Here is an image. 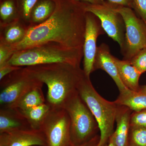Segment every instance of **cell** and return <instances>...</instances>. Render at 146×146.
Returning a JSON list of instances; mask_svg holds the SVG:
<instances>
[{"mask_svg":"<svg viewBox=\"0 0 146 146\" xmlns=\"http://www.w3.org/2000/svg\"><path fill=\"white\" fill-rule=\"evenodd\" d=\"M85 35L83 45V71L88 77L94 70V64L98 46V37L104 34L99 19L90 12L85 15Z\"/></svg>","mask_w":146,"mask_h":146,"instance_id":"10","label":"cell"},{"mask_svg":"<svg viewBox=\"0 0 146 146\" xmlns=\"http://www.w3.org/2000/svg\"><path fill=\"white\" fill-rule=\"evenodd\" d=\"M79 95L86 103L98 124L100 146H106L114 131L118 105L102 97L96 91L90 77L84 75L78 88Z\"/></svg>","mask_w":146,"mask_h":146,"instance_id":"4","label":"cell"},{"mask_svg":"<svg viewBox=\"0 0 146 146\" xmlns=\"http://www.w3.org/2000/svg\"><path fill=\"white\" fill-rule=\"evenodd\" d=\"M6 146H46L44 135L40 130L29 129L0 134Z\"/></svg>","mask_w":146,"mask_h":146,"instance_id":"12","label":"cell"},{"mask_svg":"<svg viewBox=\"0 0 146 146\" xmlns=\"http://www.w3.org/2000/svg\"><path fill=\"white\" fill-rule=\"evenodd\" d=\"M55 0H38L34 6L30 18V27L36 26L46 22L54 12Z\"/></svg>","mask_w":146,"mask_h":146,"instance_id":"18","label":"cell"},{"mask_svg":"<svg viewBox=\"0 0 146 146\" xmlns=\"http://www.w3.org/2000/svg\"><path fill=\"white\" fill-rule=\"evenodd\" d=\"M129 61L142 74L146 72V47L140 51Z\"/></svg>","mask_w":146,"mask_h":146,"instance_id":"24","label":"cell"},{"mask_svg":"<svg viewBox=\"0 0 146 146\" xmlns=\"http://www.w3.org/2000/svg\"><path fill=\"white\" fill-rule=\"evenodd\" d=\"M114 57L110 53L108 46L102 43L98 47L94 61V70L100 69L106 72L115 82L119 92H121L127 88L120 78Z\"/></svg>","mask_w":146,"mask_h":146,"instance_id":"11","label":"cell"},{"mask_svg":"<svg viewBox=\"0 0 146 146\" xmlns=\"http://www.w3.org/2000/svg\"><path fill=\"white\" fill-rule=\"evenodd\" d=\"M38 0H16L19 11L20 19L30 27L32 10Z\"/></svg>","mask_w":146,"mask_h":146,"instance_id":"23","label":"cell"},{"mask_svg":"<svg viewBox=\"0 0 146 146\" xmlns=\"http://www.w3.org/2000/svg\"><path fill=\"white\" fill-rule=\"evenodd\" d=\"M44 84L33 77L25 67L11 73L1 80V108H11L26 93Z\"/></svg>","mask_w":146,"mask_h":146,"instance_id":"6","label":"cell"},{"mask_svg":"<svg viewBox=\"0 0 146 146\" xmlns=\"http://www.w3.org/2000/svg\"><path fill=\"white\" fill-rule=\"evenodd\" d=\"M131 9L146 25V0H131Z\"/></svg>","mask_w":146,"mask_h":146,"instance_id":"26","label":"cell"},{"mask_svg":"<svg viewBox=\"0 0 146 146\" xmlns=\"http://www.w3.org/2000/svg\"><path fill=\"white\" fill-rule=\"evenodd\" d=\"M128 146H146V128L130 126Z\"/></svg>","mask_w":146,"mask_h":146,"instance_id":"22","label":"cell"},{"mask_svg":"<svg viewBox=\"0 0 146 146\" xmlns=\"http://www.w3.org/2000/svg\"><path fill=\"white\" fill-rule=\"evenodd\" d=\"M106 146H116L115 145V144L113 143L112 142V141H109V142H108V143L107 145H106Z\"/></svg>","mask_w":146,"mask_h":146,"instance_id":"32","label":"cell"},{"mask_svg":"<svg viewBox=\"0 0 146 146\" xmlns=\"http://www.w3.org/2000/svg\"><path fill=\"white\" fill-rule=\"evenodd\" d=\"M30 27L21 20L0 25V44L12 46L25 39Z\"/></svg>","mask_w":146,"mask_h":146,"instance_id":"15","label":"cell"},{"mask_svg":"<svg viewBox=\"0 0 146 146\" xmlns=\"http://www.w3.org/2000/svg\"><path fill=\"white\" fill-rule=\"evenodd\" d=\"M46 103L21 111L28 123L31 129L40 130L43 122L50 110Z\"/></svg>","mask_w":146,"mask_h":146,"instance_id":"19","label":"cell"},{"mask_svg":"<svg viewBox=\"0 0 146 146\" xmlns=\"http://www.w3.org/2000/svg\"><path fill=\"white\" fill-rule=\"evenodd\" d=\"M132 112L127 106L118 105L115 118L117 128L109 139L116 146H128L130 117Z\"/></svg>","mask_w":146,"mask_h":146,"instance_id":"13","label":"cell"},{"mask_svg":"<svg viewBox=\"0 0 146 146\" xmlns=\"http://www.w3.org/2000/svg\"><path fill=\"white\" fill-rule=\"evenodd\" d=\"M40 131L46 146H69L71 144L70 122L64 108H51Z\"/></svg>","mask_w":146,"mask_h":146,"instance_id":"9","label":"cell"},{"mask_svg":"<svg viewBox=\"0 0 146 146\" xmlns=\"http://www.w3.org/2000/svg\"><path fill=\"white\" fill-rule=\"evenodd\" d=\"M63 108L70 119L71 144L82 145L98 135V124L78 92L66 103Z\"/></svg>","mask_w":146,"mask_h":146,"instance_id":"5","label":"cell"},{"mask_svg":"<svg viewBox=\"0 0 146 146\" xmlns=\"http://www.w3.org/2000/svg\"><path fill=\"white\" fill-rule=\"evenodd\" d=\"M33 77L46 85V103L51 108H64L78 93L80 82L85 75L80 67L65 63L25 67Z\"/></svg>","mask_w":146,"mask_h":146,"instance_id":"2","label":"cell"},{"mask_svg":"<svg viewBox=\"0 0 146 146\" xmlns=\"http://www.w3.org/2000/svg\"><path fill=\"white\" fill-rule=\"evenodd\" d=\"M92 4H99L104 2L105 0H77Z\"/></svg>","mask_w":146,"mask_h":146,"instance_id":"31","label":"cell"},{"mask_svg":"<svg viewBox=\"0 0 146 146\" xmlns=\"http://www.w3.org/2000/svg\"><path fill=\"white\" fill-rule=\"evenodd\" d=\"M116 7L117 5L105 1L99 4L86 2L85 10L86 12L93 13L99 19L105 32L117 42L121 50L124 43L125 25Z\"/></svg>","mask_w":146,"mask_h":146,"instance_id":"8","label":"cell"},{"mask_svg":"<svg viewBox=\"0 0 146 146\" xmlns=\"http://www.w3.org/2000/svg\"><path fill=\"white\" fill-rule=\"evenodd\" d=\"M83 58V50L71 48L50 42L16 52L8 63L21 67L54 63L80 67Z\"/></svg>","mask_w":146,"mask_h":146,"instance_id":"3","label":"cell"},{"mask_svg":"<svg viewBox=\"0 0 146 146\" xmlns=\"http://www.w3.org/2000/svg\"><path fill=\"white\" fill-rule=\"evenodd\" d=\"M115 101L117 104L127 106L133 111L146 109V85L140 86L136 91L126 89L119 92Z\"/></svg>","mask_w":146,"mask_h":146,"instance_id":"16","label":"cell"},{"mask_svg":"<svg viewBox=\"0 0 146 146\" xmlns=\"http://www.w3.org/2000/svg\"><path fill=\"white\" fill-rule=\"evenodd\" d=\"M31 129L20 110L12 108H1L0 134Z\"/></svg>","mask_w":146,"mask_h":146,"instance_id":"14","label":"cell"},{"mask_svg":"<svg viewBox=\"0 0 146 146\" xmlns=\"http://www.w3.org/2000/svg\"><path fill=\"white\" fill-rule=\"evenodd\" d=\"M22 67H18L7 63L0 67V80L14 71L19 70Z\"/></svg>","mask_w":146,"mask_h":146,"instance_id":"28","label":"cell"},{"mask_svg":"<svg viewBox=\"0 0 146 146\" xmlns=\"http://www.w3.org/2000/svg\"><path fill=\"white\" fill-rule=\"evenodd\" d=\"M130 126L146 128V109L132 112L131 115Z\"/></svg>","mask_w":146,"mask_h":146,"instance_id":"25","label":"cell"},{"mask_svg":"<svg viewBox=\"0 0 146 146\" xmlns=\"http://www.w3.org/2000/svg\"><path fill=\"white\" fill-rule=\"evenodd\" d=\"M14 53L9 46L0 44V67L8 63Z\"/></svg>","mask_w":146,"mask_h":146,"instance_id":"27","label":"cell"},{"mask_svg":"<svg viewBox=\"0 0 146 146\" xmlns=\"http://www.w3.org/2000/svg\"><path fill=\"white\" fill-rule=\"evenodd\" d=\"M19 19L16 0H0V25L10 23Z\"/></svg>","mask_w":146,"mask_h":146,"instance_id":"21","label":"cell"},{"mask_svg":"<svg viewBox=\"0 0 146 146\" xmlns=\"http://www.w3.org/2000/svg\"><path fill=\"white\" fill-rule=\"evenodd\" d=\"M42 86H37L26 93L15 104L12 108L23 111L46 103L42 91Z\"/></svg>","mask_w":146,"mask_h":146,"instance_id":"20","label":"cell"},{"mask_svg":"<svg viewBox=\"0 0 146 146\" xmlns=\"http://www.w3.org/2000/svg\"><path fill=\"white\" fill-rule=\"evenodd\" d=\"M114 58L120 78L125 86L132 91L138 90L140 86L139 80L142 73L128 60H121L115 56Z\"/></svg>","mask_w":146,"mask_h":146,"instance_id":"17","label":"cell"},{"mask_svg":"<svg viewBox=\"0 0 146 146\" xmlns=\"http://www.w3.org/2000/svg\"><path fill=\"white\" fill-rule=\"evenodd\" d=\"M55 1L56 6L52 15L43 23L30 27L25 39L11 46L14 52L50 42L83 50L86 2L77 0Z\"/></svg>","mask_w":146,"mask_h":146,"instance_id":"1","label":"cell"},{"mask_svg":"<svg viewBox=\"0 0 146 146\" xmlns=\"http://www.w3.org/2000/svg\"><path fill=\"white\" fill-rule=\"evenodd\" d=\"M100 135L98 134L90 141L86 143L78 145H74L71 144L69 146H100Z\"/></svg>","mask_w":146,"mask_h":146,"instance_id":"30","label":"cell"},{"mask_svg":"<svg viewBox=\"0 0 146 146\" xmlns=\"http://www.w3.org/2000/svg\"><path fill=\"white\" fill-rule=\"evenodd\" d=\"M116 9L123 17L125 25L124 43L121 50L123 60L129 61L146 47V25L137 17L132 9L117 5Z\"/></svg>","mask_w":146,"mask_h":146,"instance_id":"7","label":"cell"},{"mask_svg":"<svg viewBox=\"0 0 146 146\" xmlns=\"http://www.w3.org/2000/svg\"><path fill=\"white\" fill-rule=\"evenodd\" d=\"M106 1L115 5L131 8V0H106Z\"/></svg>","mask_w":146,"mask_h":146,"instance_id":"29","label":"cell"}]
</instances>
